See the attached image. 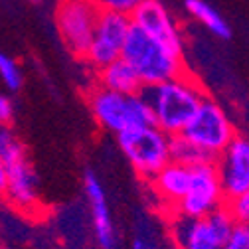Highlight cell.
Returning <instances> with one entry per match:
<instances>
[{
    "mask_svg": "<svg viewBox=\"0 0 249 249\" xmlns=\"http://www.w3.org/2000/svg\"><path fill=\"white\" fill-rule=\"evenodd\" d=\"M215 170L226 198L249 190V139L237 135L215 159Z\"/></svg>",
    "mask_w": 249,
    "mask_h": 249,
    "instance_id": "12",
    "label": "cell"
},
{
    "mask_svg": "<svg viewBox=\"0 0 249 249\" xmlns=\"http://www.w3.org/2000/svg\"><path fill=\"white\" fill-rule=\"evenodd\" d=\"M83 190L93 217V230H95V239L101 249H115L117 247V231L113 224L111 208L107 204V194L101 180L93 170H85L83 174Z\"/></svg>",
    "mask_w": 249,
    "mask_h": 249,
    "instance_id": "13",
    "label": "cell"
},
{
    "mask_svg": "<svg viewBox=\"0 0 249 249\" xmlns=\"http://www.w3.org/2000/svg\"><path fill=\"white\" fill-rule=\"evenodd\" d=\"M12 119H14V105H12V99H10L8 95H4V93H0V129L10 127Z\"/></svg>",
    "mask_w": 249,
    "mask_h": 249,
    "instance_id": "22",
    "label": "cell"
},
{
    "mask_svg": "<svg viewBox=\"0 0 249 249\" xmlns=\"http://www.w3.org/2000/svg\"><path fill=\"white\" fill-rule=\"evenodd\" d=\"M146 182L150 184V190L154 192L157 200L162 204L164 212L168 215H174L178 204L182 202V198L186 196V190H188L190 168L170 160L162 170H159Z\"/></svg>",
    "mask_w": 249,
    "mask_h": 249,
    "instance_id": "14",
    "label": "cell"
},
{
    "mask_svg": "<svg viewBox=\"0 0 249 249\" xmlns=\"http://www.w3.org/2000/svg\"><path fill=\"white\" fill-rule=\"evenodd\" d=\"M131 249H160L157 243H154L152 239H148V237H142V235H137L135 239H133V245H131Z\"/></svg>",
    "mask_w": 249,
    "mask_h": 249,
    "instance_id": "23",
    "label": "cell"
},
{
    "mask_svg": "<svg viewBox=\"0 0 249 249\" xmlns=\"http://www.w3.org/2000/svg\"><path fill=\"white\" fill-rule=\"evenodd\" d=\"M101 12H115L123 16H133V12L142 4V0H93Z\"/></svg>",
    "mask_w": 249,
    "mask_h": 249,
    "instance_id": "20",
    "label": "cell"
},
{
    "mask_svg": "<svg viewBox=\"0 0 249 249\" xmlns=\"http://www.w3.org/2000/svg\"><path fill=\"white\" fill-rule=\"evenodd\" d=\"M131 22L150 38L170 48L172 52L184 53V40L180 28L160 0H142V4L133 12Z\"/></svg>",
    "mask_w": 249,
    "mask_h": 249,
    "instance_id": "11",
    "label": "cell"
},
{
    "mask_svg": "<svg viewBox=\"0 0 249 249\" xmlns=\"http://www.w3.org/2000/svg\"><path fill=\"white\" fill-rule=\"evenodd\" d=\"M101 10L93 0H57L55 28L68 52L83 59Z\"/></svg>",
    "mask_w": 249,
    "mask_h": 249,
    "instance_id": "7",
    "label": "cell"
},
{
    "mask_svg": "<svg viewBox=\"0 0 249 249\" xmlns=\"http://www.w3.org/2000/svg\"><path fill=\"white\" fill-rule=\"evenodd\" d=\"M28 2H32V4H40V2H44V0H28Z\"/></svg>",
    "mask_w": 249,
    "mask_h": 249,
    "instance_id": "25",
    "label": "cell"
},
{
    "mask_svg": "<svg viewBox=\"0 0 249 249\" xmlns=\"http://www.w3.org/2000/svg\"><path fill=\"white\" fill-rule=\"evenodd\" d=\"M87 105L99 127L115 135L127 129L154 124L150 105L144 99L142 91L137 95H121L97 85L89 91Z\"/></svg>",
    "mask_w": 249,
    "mask_h": 249,
    "instance_id": "3",
    "label": "cell"
},
{
    "mask_svg": "<svg viewBox=\"0 0 249 249\" xmlns=\"http://www.w3.org/2000/svg\"><path fill=\"white\" fill-rule=\"evenodd\" d=\"M170 139L154 124L127 129L117 135L119 148L144 180H150L170 162Z\"/></svg>",
    "mask_w": 249,
    "mask_h": 249,
    "instance_id": "4",
    "label": "cell"
},
{
    "mask_svg": "<svg viewBox=\"0 0 249 249\" xmlns=\"http://www.w3.org/2000/svg\"><path fill=\"white\" fill-rule=\"evenodd\" d=\"M180 135L196 144L215 162V159L237 137V131L224 107L217 101L206 97Z\"/></svg>",
    "mask_w": 249,
    "mask_h": 249,
    "instance_id": "5",
    "label": "cell"
},
{
    "mask_svg": "<svg viewBox=\"0 0 249 249\" xmlns=\"http://www.w3.org/2000/svg\"><path fill=\"white\" fill-rule=\"evenodd\" d=\"M170 160L184 164L188 168H194L204 162H213L206 152H202L196 144H192L188 139H184L182 135H176L170 139Z\"/></svg>",
    "mask_w": 249,
    "mask_h": 249,
    "instance_id": "17",
    "label": "cell"
},
{
    "mask_svg": "<svg viewBox=\"0 0 249 249\" xmlns=\"http://www.w3.org/2000/svg\"><path fill=\"white\" fill-rule=\"evenodd\" d=\"M121 57L135 70L142 87H152L186 73L184 53L172 52L131 22Z\"/></svg>",
    "mask_w": 249,
    "mask_h": 249,
    "instance_id": "2",
    "label": "cell"
},
{
    "mask_svg": "<svg viewBox=\"0 0 249 249\" xmlns=\"http://www.w3.org/2000/svg\"><path fill=\"white\" fill-rule=\"evenodd\" d=\"M4 190H6V166L0 159V198L4 196Z\"/></svg>",
    "mask_w": 249,
    "mask_h": 249,
    "instance_id": "24",
    "label": "cell"
},
{
    "mask_svg": "<svg viewBox=\"0 0 249 249\" xmlns=\"http://www.w3.org/2000/svg\"><path fill=\"white\" fill-rule=\"evenodd\" d=\"M97 85L109 91L121 93V95H137V93L144 89L135 70L123 57L97 70Z\"/></svg>",
    "mask_w": 249,
    "mask_h": 249,
    "instance_id": "15",
    "label": "cell"
},
{
    "mask_svg": "<svg viewBox=\"0 0 249 249\" xmlns=\"http://www.w3.org/2000/svg\"><path fill=\"white\" fill-rule=\"evenodd\" d=\"M222 249H249V226H233Z\"/></svg>",
    "mask_w": 249,
    "mask_h": 249,
    "instance_id": "21",
    "label": "cell"
},
{
    "mask_svg": "<svg viewBox=\"0 0 249 249\" xmlns=\"http://www.w3.org/2000/svg\"><path fill=\"white\" fill-rule=\"evenodd\" d=\"M233 226L226 208L206 217L170 215V237L176 249H222Z\"/></svg>",
    "mask_w": 249,
    "mask_h": 249,
    "instance_id": "6",
    "label": "cell"
},
{
    "mask_svg": "<svg viewBox=\"0 0 249 249\" xmlns=\"http://www.w3.org/2000/svg\"><path fill=\"white\" fill-rule=\"evenodd\" d=\"M142 95L150 105L154 127L168 137L180 135L206 99L202 85L188 73L146 87Z\"/></svg>",
    "mask_w": 249,
    "mask_h": 249,
    "instance_id": "1",
    "label": "cell"
},
{
    "mask_svg": "<svg viewBox=\"0 0 249 249\" xmlns=\"http://www.w3.org/2000/svg\"><path fill=\"white\" fill-rule=\"evenodd\" d=\"M6 166V190L2 200H6L16 212L24 215H42L44 202L40 196V180L30 162L28 154L4 162Z\"/></svg>",
    "mask_w": 249,
    "mask_h": 249,
    "instance_id": "9",
    "label": "cell"
},
{
    "mask_svg": "<svg viewBox=\"0 0 249 249\" xmlns=\"http://www.w3.org/2000/svg\"><path fill=\"white\" fill-rule=\"evenodd\" d=\"M224 208L230 213L235 226H249V190H245L237 196L226 198Z\"/></svg>",
    "mask_w": 249,
    "mask_h": 249,
    "instance_id": "19",
    "label": "cell"
},
{
    "mask_svg": "<svg viewBox=\"0 0 249 249\" xmlns=\"http://www.w3.org/2000/svg\"><path fill=\"white\" fill-rule=\"evenodd\" d=\"M184 6L188 10V14L194 20H198L200 24H204L213 36L224 38V40H228L231 36V28H230L228 20L210 2H206V0H186Z\"/></svg>",
    "mask_w": 249,
    "mask_h": 249,
    "instance_id": "16",
    "label": "cell"
},
{
    "mask_svg": "<svg viewBox=\"0 0 249 249\" xmlns=\"http://www.w3.org/2000/svg\"><path fill=\"white\" fill-rule=\"evenodd\" d=\"M0 249H10V247H4V245H0Z\"/></svg>",
    "mask_w": 249,
    "mask_h": 249,
    "instance_id": "26",
    "label": "cell"
},
{
    "mask_svg": "<svg viewBox=\"0 0 249 249\" xmlns=\"http://www.w3.org/2000/svg\"><path fill=\"white\" fill-rule=\"evenodd\" d=\"M129 28H131L129 16L115 12H101L83 59L95 70H101L111 61L119 59L129 34Z\"/></svg>",
    "mask_w": 249,
    "mask_h": 249,
    "instance_id": "10",
    "label": "cell"
},
{
    "mask_svg": "<svg viewBox=\"0 0 249 249\" xmlns=\"http://www.w3.org/2000/svg\"><path fill=\"white\" fill-rule=\"evenodd\" d=\"M0 81L12 93L20 91L24 85V71H22L20 64L16 61V57H12L4 52H0Z\"/></svg>",
    "mask_w": 249,
    "mask_h": 249,
    "instance_id": "18",
    "label": "cell"
},
{
    "mask_svg": "<svg viewBox=\"0 0 249 249\" xmlns=\"http://www.w3.org/2000/svg\"><path fill=\"white\" fill-rule=\"evenodd\" d=\"M226 194L222 188L215 162H204L190 168V184L186 196L176 208L174 215L184 217H206L212 212L224 208Z\"/></svg>",
    "mask_w": 249,
    "mask_h": 249,
    "instance_id": "8",
    "label": "cell"
}]
</instances>
